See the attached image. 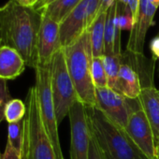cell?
<instances>
[{
  "instance_id": "cell-14",
  "label": "cell",
  "mask_w": 159,
  "mask_h": 159,
  "mask_svg": "<svg viewBox=\"0 0 159 159\" xmlns=\"http://www.w3.org/2000/svg\"><path fill=\"white\" fill-rule=\"evenodd\" d=\"M141 89L139 73L128 63L124 61L120 67L114 91L128 99L137 100L140 95Z\"/></svg>"
},
{
  "instance_id": "cell-1",
  "label": "cell",
  "mask_w": 159,
  "mask_h": 159,
  "mask_svg": "<svg viewBox=\"0 0 159 159\" xmlns=\"http://www.w3.org/2000/svg\"><path fill=\"white\" fill-rule=\"evenodd\" d=\"M41 13L33 7L20 5L16 0L0 8L1 46L16 50L26 66L33 67L38 64V37Z\"/></svg>"
},
{
  "instance_id": "cell-18",
  "label": "cell",
  "mask_w": 159,
  "mask_h": 159,
  "mask_svg": "<svg viewBox=\"0 0 159 159\" xmlns=\"http://www.w3.org/2000/svg\"><path fill=\"white\" fill-rule=\"evenodd\" d=\"M103 62L108 77V87L114 91L117 79L120 71L121 65L124 62L123 53L122 54H107L103 55Z\"/></svg>"
},
{
  "instance_id": "cell-32",
  "label": "cell",
  "mask_w": 159,
  "mask_h": 159,
  "mask_svg": "<svg viewBox=\"0 0 159 159\" xmlns=\"http://www.w3.org/2000/svg\"><path fill=\"white\" fill-rule=\"evenodd\" d=\"M154 159H159V144L155 146V156Z\"/></svg>"
},
{
  "instance_id": "cell-35",
  "label": "cell",
  "mask_w": 159,
  "mask_h": 159,
  "mask_svg": "<svg viewBox=\"0 0 159 159\" xmlns=\"http://www.w3.org/2000/svg\"><path fill=\"white\" fill-rule=\"evenodd\" d=\"M0 46H1V31H0Z\"/></svg>"
},
{
  "instance_id": "cell-3",
  "label": "cell",
  "mask_w": 159,
  "mask_h": 159,
  "mask_svg": "<svg viewBox=\"0 0 159 159\" xmlns=\"http://www.w3.org/2000/svg\"><path fill=\"white\" fill-rule=\"evenodd\" d=\"M63 50L79 101L87 107H96V86L92 78L94 56L89 32L85 31L77 40Z\"/></svg>"
},
{
  "instance_id": "cell-19",
  "label": "cell",
  "mask_w": 159,
  "mask_h": 159,
  "mask_svg": "<svg viewBox=\"0 0 159 159\" xmlns=\"http://www.w3.org/2000/svg\"><path fill=\"white\" fill-rule=\"evenodd\" d=\"M26 114V105L21 99L11 98L5 111V119L9 124L17 123L25 119Z\"/></svg>"
},
{
  "instance_id": "cell-6",
  "label": "cell",
  "mask_w": 159,
  "mask_h": 159,
  "mask_svg": "<svg viewBox=\"0 0 159 159\" xmlns=\"http://www.w3.org/2000/svg\"><path fill=\"white\" fill-rule=\"evenodd\" d=\"M51 64V63H50ZM40 66L35 67L36 84L35 87L38 94L39 106L42 123L49 139L52 144L57 159H65L60 144L58 134V122L51 88V65Z\"/></svg>"
},
{
  "instance_id": "cell-37",
  "label": "cell",
  "mask_w": 159,
  "mask_h": 159,
  "mask_svg": "<svg viewBox=\"0 0 159 159\" xmlns=\"http://www.w3.org/2000/svg\"><path fill=\"white\" fill-rule=\"evenodd\" d=\"M158 35H159V34H158Z\"/></svg>"
},
{
  "instance_id": "cell-22",
  "label": "cell",
  "mask_w": 159,
  "mask_h": 159,
  "mask_svg": "<svg viewBox=\"0 0 159 159\" xmlns=\"http://www.w3.org/2000/svg\"><path fill=\"white\" fill-rule=\"evenodd\" d=\"M118 25L121 31L123 30L131 31L133 26V17L129 8L120 3H119V12H118Z\"/></svg>"
},
{
  "instance_id": "cell-12",
  "label": "cell",
  "mask_w": 159,
  "mask_h": 159,
  "mask_svg": "<svg viewBox=\"0 0 159 159\" xmlns=\"http://www.w3.org/2000/svg\"><path fill=\"white\" fill-rule=\"evenodd\" d=\"M138 100L151 125L156 146L159 144V90L153 85L144 86Z\"/></svg>"
},
{
  "instance_id": "cell-2",
  "label": "cell",
  "mask_w": 159,
  "mask_h": 159,
  "mask_svg": "<svg viewBox=\"0 0 159 159\" xmlns=\"http://www.w3.org/2000/svg\"><path fill=\"white\" fill-rule=\"evenodd\" d=\"M85 111L90 132L108 159H147L126 131L97 107L85 106Z\"/></svg>"
},
{
  "instance_id": "cell-16",
  "label": "cell",
  "mask_w": 159,
  "mask_h": 159,
  "mask_svg": "<svg viewBox=\"0 0 159 159\" xmlns=\"http://www.w3.org/2000/svg\"><path fill=\"white\" fill-rule=\"evenodd\" d=\"M106 11L98 15L91 26L88 28L90 34L93 56L100 57L104 55V37H105V23H106Z\"/></svg>"
},
{
  "instance_id": "cell-30",
  "label": "cell",
  "mask_w": 159,
  "mask_h": 159,
  "mask_svg": "<svg viewBox=\"0 0 159 159\" xmlns=\"http://www.w3.org/2000/svg\"><path fill=\"white\" fill-rule=\"evenodd\" d=\"M16 1L22 5V6H25V7H30V0H16Z\"/></svg>"
},
{
  "instance_id": "cell-23",
  "label": "cell",
  "mask_w": 159,
  "mask_h": 159,
  "mask_svg": "<svg viewBox=\"0 0 159 159\" xmlns=\"http://www.w3.org/2000/svg\"><path fill=\"white\" fill-rule=\"evenodd\" d=\"M11 99L6 80L0 78V123L5 118V111L9 101Z\"/></svg>"
},
{
  "instance_id": "cell-36",
  "label": "cell",
  "mask_w": 159,
  "mask_h": 159,
  "mask_svg": "<svg viewBox=\"0 0 159 159\" xmlns=\"http://www.w3.org/2000/svg\"><path fill=\"white\" fill-rule=\"evenodd\" d=\"M38 1H39V0H38Z\"/></svg>"
},
{
  "instance_id": "cell-33",
  "label": "cell",
  "mask_w": 159,
  "mask_h": 159,
  "mask_svg": "<svg viewBox=\"0 0 159 159\" xmlns=\"http://www.w3.org/2000/svg\"><path fill=\"white\" fill-rule=\"evenodd\" d=\"M117 1L124 6H127V4H128V0H117Z\"/></svg>"
},
{
  "instance_id": "cell-28",
  "label": "cell",
  "mask_w": 159,
  "mask_h": 159,
  "mask_svg": "<svg viewBox=\"0 0 159 159\" xmlns=\"http://www.w3.org/2000/svg\"><path fill=\"white\" fill-rule=\"evenodd\" d=\"M56 1V0H39V1L35 4V6L33 7L36 11H39L40 10H42L43 8H45L46 6L50 5L51 3Z\"/></svg>"
},
{
  "instance_id": "cell-4",
  "label": "cell",
  "mask_w": 159,
  "mask_h": 159,
  "mask_svg": "<svg viewBox=\"0 0 159 159\" xmlns=\"http://www.w3.org/2000/svg\"><path fill=\"white\" fill-rule=\"evenodd\" d=\"M25 105L23 159H57L42 123L35 85L28 90Z\"/></svg>"
},
{
  "instance_id": "cell-20",
  "label": "cell",
  "mask_w": 159,
  "mask_h": 159,
  "mask_svg": "<svg viewBox=\"0 0 159 159\" xmlns=\"http://www.w3.org/2000/svg\"><path fill=\"white\" fill-rule=\"evenodd\" d=\"M24 126L25 119L17 123L9 124L8 126V143H10L15 150L20 152H23Z\"/></svg>"
},
{
  "instance_id": "cell-10",
  "label": "cell",
  "mask_w": 159,
  "mask_h": 159,
  "mask_svg": "<svg viewBox=\"0 0 159 159\" xmlns=\"http://www.w3.org/2000/svg\"><path fill=\"white\" fill-rule=\"evenodd\" d=\"M41 13V12H40ZM60 25L49 16L41 13V22L38 37V65H49L54 54L62 49Z\"/></svg>"
},
{
  "instance_id": "cell-7",
  "label": "cell",
  "mask_w": 159,
  "mask_h": 159,
  "mask_svg": "<svg viewBox=\"0 0 159 159\" xmlns=\"http://www.w3.org/2000/svg\"><path fill=\"white\" fill-rule=\"evenodd\" d=\"M70 122V159H89L91 132L87 121L85 106L78 101L71 108Z\"/></svg>"
},
{
  "instance_id": "cell-24",
  "label": "cell",
  "mask_w": 159,
  "mask_h": 159,
  "mask_svg": "<svg viewBox=\"0 0 159 159\" xmlns=\"http://www.w3.org/2000/svg\"><path fill=\"white\" fill-rule=\"evenodd\" d=\"M89 159H108L92 134H91V139H90Z\"/></svg>"
},
{
  "instance_id": "cell-11",
  "label": "cell",
  "mask_w": 159,
  "mask_h": 159,
  "mask_svg": "<svg viewBox=\"0 0 159 159\" xmlns=\"http://www.w3.org/2000/svg\"><path fill=\"white\" fill-rule=\"evenodd\" d=\"M156 10L157 8L148 0H140L139 13L133 24L126 45V51L129 53L138 57H143L146 35L152 25Z\"/></svg>"
},
{
  "instance_id": "cell-34",
  "label": "cell",
  "mask_w": 159,
  "mask_h": 159,
  "mask_svg": "<svg viewBox=\"0 0 159 159\" xmlns=\"http://www.w3.org/2000/svg\"><path fill=\"white\" fill-rule=\"evenodd\" d=\"M37 2H38V0H30V7H34Z\"/></svg>"
},
{
  "instance_id": "cell-8",
  "label": "cell",
  "mask_w": 159,
  "mask_h": 159,
  "mask_svg": "<svg viewBox=\"0 0 159 159\" xmlns=\"http://www.w3.org/2000/svg\"><path fill=\"white\" fill-rule=\"evenodd\" d=\"M97 108L115 125L125 130L132 111L139 109L131 104V99L125 98L109 87L96 88Z\"/></svg>"
},
{
  "instance_id": "cell-9",
  "label": "cell",
  "mask_w": 159,
  "mask_h": 159,
  "mask_svg": "<svg viewBox=\"0 0 159 159\" xmlns=\"http://www.w3.org/2000/svg\"><path fill=\"white\" fill-rule=\"evenodd\" d=\"M125 131L147 159H154L155 142L153 133L141 108L132 111Z\"/></svg>"
},
{
  "instance_id": "cell-38",
  "label": "cell",
  "mask_w": 159,
  "mask_h": 159,
  "mask_svg": "<svg viewBox=\"0 0 159 159\" xmlns=\"http://www.w3.org/2000/svg\"><path fill=\"white\" fill-rule=\"evenodd\" d=\"M158 90H159V89H158Z\"/></svg>"
},
{
  "instance_id": "cell-31",
  "label": "cell",
  "mask_w": 159,
  "mask_h": 159,
  "mask_svg": "<svg viewBox=\"0 0 159 159\" xmlns=\"http://www.w3.org/2000/svg\"><path fill=\"white\" fill-rule=\"evenodd\" d=\"M148 1H149L152 5H153L154 7H156V8L159 7V0H148Z\"/></svg>"
},
{
  "instance_id": "cell-13",
  "label": "cell",
  "mask_w": 159,
  "mask_h": 159,
  "mask_svg": "<svg viewBox=\"0 0 159 159\" xmlns=\"http://www.w3.org/2000/svg\"><path fill=\"white\" fill-rule=\"evenodd\" d=\"M119 3L117 0L106 11L105 37H104V55L122 54L121 52V29L118 25Z\"/></svg>"
},
{
  "instance_id": "cell-5",
  "label": "cell",
  "mask_w": 159,
  "mask_h": 159,
  "mask_svg": "<svg viewBox=\"0 0 159 159\" xmlns=\"http://www.w3.org/2000/svg\"><path fill=\"white\" fill-rule=\"evenodd\" d=\"M50 65L52 94L57 122L60 124L69 114L79 98L66 66L63 48L54 54Z\"/></svg>"
},
{
  "instance_id": "cell-15",
  "label": "cell",
  "mask_w": 159,
  "mask_h": 159,
  "mask_svg": "<svg viewBox=\"0 0 159 159\" xmlns=\"http://www.w3.org/2000/svg\"><path fill=\"white\" fill-rule=\"evenodd\" d=\"M25 66V60L16 50L0 46V78L6 81L14 80L24 72Z\"/></svg>"
},
{
  "instance_id": "cell-17",
  "label": "cell",
  "mask_w": 159,
  "mask_h": 159,
  "mask_svg": "<svg viewBox=\"0 0 159 159\" xmlns=\"http://www.w3.org/2000/svg\"><path fill=\"white\" fill-rule=\"evenodd\" d=\"M81 2L82 0H56L40 10L39 12L60 25Z\"/></svg>"
},
{
  "instance_id": "cell-27",
  "label": "cell",
  "mask_w": 159,
  "mask_h": 159,
  "mask_svg": "<svg viewBox=\"0 0 159 159\" xmlns=\"http://www.w3.org/2000/svg\"><path fill=\"white\" fill-rule=\"evenodd\" d=\"M139 2L140 0H128L127 7L129 8L132 17H133V24L137 19L138 13H139Z\"/></svg>"
},
{
  "instance_id": "cell-25",
  "label": "cell",
  "mask_w": 159,
  "mask_h": 159,
  "mask_svg": "<svg viewBox=\"0 0 159 159\" xmlns=\"http://www.w3.org/2000/svg\"><path fill=\"white\" fill-rule=\"evenodd\" d=\"M1 159H23V152H18L10 143L7 142L5 152L1 155Z\"/></svg>"
},
{
  "instance_id": "cell-29",
  "label": "cell",
  "mask_w": 159,
  "mask_h": 159,
  "mask_svg": "<svg viewBox=\"0 0 159 159\" xmlns=\"http://www.w3.org/2000/svg\"><path fill=\"white\" fill-rule=\"evenodd\" d=\"M114 1H115V0H101V2H100V8H99V11H98V14L105 12L111 7V5Z\"/></svg>"
},
{
  "instance_id": "cell-26",
  "label": "cell",
  "mask_w": 159,
  "mask_h": 159,
  "mask_svg": "<svg viewBox=\"0 0 159 159\" xmlns=\"http://www.w3.org/2000/svg\"><path fill=\"white\" fill-rule=\"evenodd\" d=\"M150 51L153 60H159V35L154 37L150 42Z\"/></svg>"
},
{
  "instance_id": "cell-21",
  "label": "cell",
  "mask_w": 159,
  "mask_h": 159,
  "mask_svg": "<svg viewBox=\"0 0 159 159\" xmlns=\"http://www.w3.org/2000/svg\"><path fill=\"white\" fill-rule=\"evenodd\" d=\"M92 78L96 88L108 87V77L103 62V56L93 58Z\"/></svg>"
}]
</instances>
